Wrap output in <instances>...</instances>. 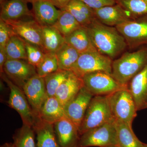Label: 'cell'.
Instances as JSON below:
<instances>
[{
  "label": "cell",
  "mask_w": 147,
  "mask_h": 147,
  "mask_svg": "<svg viewBox=\"0 0 147 147\" xmlns=\"http://www.w3.org/2000/svg\"><path fill=\"white\" fill-rule=\"evenodd\" d=\"M107 97L114 119L132 126L138 111L127 88L114 92Z\"/></svg>",
  "instance_id": "5"
},
{
  "label": "cell",
  "mask_w": 147,
  "mask_h": 147,
  "mask_svg": "<svg viewBox=\"0 0 147 147\" xmlns=\"http://www.w3.org/2000/svg\"><path fill=\"white\" fill-rule=\"evenodd\" d=\"M1 75L10 90L8 105L19 114L23 124L33 127L40 119L34 113L24 91L11 81L4 73Z\"/></svg>",
  "instance_id": "6"
},
{
  "label": "cell",
  "mask_w": 147,
  "mask_h": 147,
  "mask_svg": "<svg viewBox=\"0 0 147 147\" xmlns=\"http://www.w3.org/2000/svg\"><path fill=\"white\" fill-rule=\"evenodd\" d=\"M115 27L130 50L147 45V14L125 21Z\"/></svg>",
  "instance_id": "7"
},
{
  "label": "cell",
  "mask_w": 147,
  "mask_h": 147,
  "mask_svg": "<svg viewBox=\"0 0 147 147\" xmlns=\"http://www.w3.org/2000/svg\"><path fill=\"white\" fill-rule=\"evenodd\" d=\"M35 19L42 27L53 26L61 12L49 0H31Z\"/></svg>",
  "instance_id": "17"
},
{
  "label": "cell",
  "mask_w": 147,
  "mask_h": 147,
  "mask_svg": "<svg viewBox=\"0 0 147 147\" xmlns=\"http://www.w3.org/2000/svg\"><path fill=\"white\" fill-rule=\"evenodd\" d=\"M3 71L11 81L22 90L26 83L37 74L35 67L23 59L7 60Z\"/></svg>",
  "instance_id": "11"
},
{
  "label": "cell",
  "mask_w": 147,
  "mask_h": 147,
  "mask_svg": "<svg viewBox=\"0 0 147 147\" xmlns=\"http://www.w3.org/2000/svg\"><path fill=\"white\" fill-rule=\"evenodd\" d=\"M104 147H119L117 145H111V146H107Z\"/></svg>",
  "instance_id": "39"
},
{
  "label": "cell",
  "mask_w": 147,
  "mask_h": 147,
  "mask_svg": "<svg viewBox=\"0 0 147 147\" xmlns=\"http://www.w3.org/2000/svg\"><path fill=\"white\" fill-rule=\"evenodd\" d=\"M115 121L85 132L80 136L77 147H104L117 145Z\"/></svg>",
  "instance_id": "9"
},
{
  "label": "cell",
  "mask_w": 147,
  "mask_h": 147,
  "mask_svg": "<svg viewBox=\"0 0 147 147\" xmlns=\"http://www.w3.org/2000/svg\"><path fill=\"white\" fill-rule=\"evenodd\" d=\"M86 28L95 48L112 60L127 47L125 39L115 27L104 25L95 18Z\"/></svg>",
  "instance_id": "1"
},
{
  "label": "cell",
  "mask_w": 147,
  "mask_h": 147,
  "mask_svg": "<svg viewBox=\"0 0 147 147\" xmlns=\"http://www.w3.org/2000/svg\"><path fill=\"white\" fill-rule=\"evenodd\" d=\"M35 134L32 126L23 124L13 134V145L16 147H36Z\"/></svg>",
  "instance_id": "29"
},
{
  "label": "cell",
  "mask_w": 147,
  "mask_h": 147,
  "mask_svg": "<svg viewBox=\"0 0 147 147\" xmlns=\"http://www.w3.org/2000/svg\"><path fill=\"white\" fill-rule=\"evenodd\" d=\"M117 145L119 147H144L145 144L138 139L132 126L121 121H115Z\"/></svg>",
  "instance_id": "22"
},
{
  "label": "cell",
  "mask_w": 147,
  "mask_h": 147,
  "mask_svg": "<svg viewBox=\"0 0 147 147\" xmlns=\"http://www.w3.org/2000/svg\"><path fill=\"white\" fill-rule=\"evenodd\" d=\"M26 50L27 61L36 68L42 61L45 52L37 45L25 41Z\"/></svg>",
  "instance_id": "33"
},
{
  "label": "cell",
  "mask_w": 147,
  "mask_h": 147,
  "mask_svg": "<svg viewBox=\"0 0 147 147\" xmlns=\"http://www.w3.org/2000/svg\"><path fill=\"white\" fill-rule=\"evenodd\" d=\"M81 79L84 86L93 95L107 96L119 90L127 88L119 83L109 74L96 71L86 74Z\"/></svg>",
  "instance_id": "8"
},
{
  "label": "cell",
  "mask_w": 147,
  "mask_h": 147,
  "mask_svg": "<svg viewBox=\"0 0 147 147\" xmlns=\"http://www.w3.org/2000/svg\"><path fill=\"white\" fill-rule=\"evenodd\" d=\"M1 147H16L13 143H6L1 146Z\"/></svg>",
  "instance_id": "38"
},
{
  "label": "cell",
  "mask_w": 147,
  "mask_h": 147,
  "mask_svg": "<svg viewBox=\"0 0 147 147\" xmlns=\"http://www.w3.org/2000/svg\"><path fill=\"white\" fill-rule=\"evenodd\" d=\"M65 117L63 105L55 96H48L40 108L39 118L48 123L54 124Z\"/></svg>",
  "instance_id": "21"
},
{
  "label": "cell",
  "mask_w": 147,
  "mask_h": 147,
  "mask_svg": "<svg viewBox=\"0 0 147 147\" xmlns=\"http://www.w3.org/2000/svg\"><path fill=\"white\" fill-rule=\"evenodd\" d=\"M53 26L65 37L82 26L69 11L63 9Z\"/></svg>",
  "instance_id": "28"
},
{
  "label": "cell",
  "mask_w": 147,
  "mask_h": 147,
  "mask_svg": "<svg viewBox=\"0 0 147 147\" xmlns=\"http://www.w3.org/2000/svg\"><path fill=\"white\" fill-rule=\"evenodd\" d=\"M59 69L55 53L46 52L43 59L36 67L37 74L44 77Z\"/></svg>",
  "instance_id": "32"
},
{
  "label": "cell",
  "mask_w": 147,
  "mask_h": 147,
  "mask_svg": "<svg viewBox=\"0 0 147 147\" xmlns=\"http://www.w3.org/2000/svg\"><path fill=\"white\" fill-rule=\"evenodd\" d=\"M31 16L27 0H8L2 4L0 17L3 21H16Z\"/></svg>",
  "instance_id": "18"
},
{
  "label": "cell",
  "mask_w": 147,
  "mask_h": 147,
  "mask_svg": "<svg viewBox=\"0 0 147 147\" xmlns=\"http://www.w3.org/2000/svg\"><path fill=\"white\" fill-rule=\"evenodd\" d=\"M42 38L45 52L55 53L65 42L64 37L53 26L42 27Z\"/></svg>",
  "instance_id": "25"
},
{
  "label": "cell",
  "mask_w": 147,
  "mask_h": 147,
  "mask_svg": "<svg viewBox=\"0 0 147 147\" xmlns=\"http://www.w3.org/2000/svg\"><path fill=\"white\" fill-rule=\"evenodd\" d=\"M32 127L36 135V147H61L55 134L54 124L39 119Z\"/></svg>",
  "instance_id": "19"
},
{
  "label": "cell",
  "mask_w": 147,
  "mask_h": 147,
  "mask_svg": "<svg viewBox=\"0 0 147 147\" xmlns=\"http://www.w3.org/2000/svg\"><path fill=\"white\" fill-rule=\"evenodd\" d=\"M137 111L147 108V65L134 76L127 85Z\"/></svg>",
  "instance_id": "15"
},
{
  "label": "cell",
  "mask_w": 147,
  "mask_h": 147,
  "mask_svg": "<svg viewBox=\"0 0 147 147\" xmlns=\"http://www.w3.org/2000/svg\"><path fill=\"white\" fill-rule=\"evenodd\" d=\"M5 50L7 60H27L26 50L24 40L13 34L6 44Z\"/></svg>",
  "instance_id": "27"
},
{
  "label": "cell",
  "mask_w": 147,
  "mask_h": 147,
  "mask_svg": "<svg viewBox=\"0 0 147 147\" xmlns=\"http://www.w3.org/2000/svg\"><path fill=\"white\" fill-rule=\"evenodd\" d=\"M7 60L5 47H0V70L1 74L4 73L3 67Z\"/></svg>",
  "instance_id": "36"
},
{
  "label": "cell",
  "mask_w": 147,
  "mask_h": 147,
  "mask_svg": "<svg viewBox=\"0 0 147 147\" xmlns=\"http://www.w3.org/2000/svg\"><path fill=\"white\" fill-rule=\"evenodd\" d=\"M107 96H95L92 98L84 119L79 127L80 136L92 129L115 120Z\"/></svg>",
  "instance_id": "3"
},
{
  "label": "cell",
  "mask_w": 147,
  "mask_h": 147,
  "mask_svg": "<svg viewBox=\"0 0 147 147\" xmlns=\"http://www.w3.org/2000/svg\"><path fill=\"white\" fill-rule=\"evenodd\" d=\"M55 134L61 147H77L80 139L79 128L65 117L54 123Z\"/></svg>",
  "instance_id": "14"
},
{
  "label": "cell",
  "mask_w": 147,
  "mask_h": 147,
  "mask_svg": "<svg viewBox=\"0 0 147 147\" xmlns=\"http://www.w3.org/2000/svg\"><path fill=\"white\" fill-rule=\"evenodd\" d=\"M71 72V71L59 69L57 71L43 77L48 97L55 96L58 88L68 78Z\"/></svg>",
  "instance_id": "30"
},
{
  "label": "cell",
  "mask_w": 147,
  "mask_h": 147,
  "mask_svg": "<svg viewBox=\"0 0 147 147\" xmlns=\"http://www.w3.org/2000/svg\"><path fill=\"white\" fill-rule=\"evenodd\" d=\"M93 9H97L104 7L115 5V0H80Z\"/></svg>",
  "instance_id": "35"
},
{
  "label": "cell",
  "mask_w": 147,
  "mask_h": 147,
  "mask_svg": "<svg viewBox=\"0 0 147 147\" xmlns=\"http://www.w3.org/2000/svg\"><path fill=\"white\" fill-rule=\"evenodd\" d=\"M84 86L82 79L71 71L68 78L58 88L55 96L64 107Z\"/></svg>",
  "instance_id": "20"
},
{
  "label": "cell",
  "mask_w": 147,
  "mask_h": 147,
  "mask_svg": "<svg viewBox=\"0 0 147 147\" xmlns=\"http://www.w3.org/2000/svg\"><path fill=\"white\" fill-rule=\"evenodd\" d=\"M116 3L130 13L132 18L147 14V0H115Z\"/></svg>",
  "instance_id": "31"
},
{
  "label": "cell",
  "mask_w": 147,
  "mask_h": 147,
  "mask_svg": "<svg viewBox=\"0 0 147 147\" xmlns=\"http://www.w3.org/2000/svg\"><path fill=\"white\" fill-rule=\"evenodd\" d=\"M64 38L66 43L75 48L80 54L95 49L86 27L81 26Z\"/></svg>",
  "instance_id": "24"
},
{
  "label": "cell",
  "mask_w": 147,
  "mask_h": 147,
  "mask_svg": "<svg viewBox=\"0 0 147 147\" xmlns=\"http://www.w3.org/2000/svg\"><path fill=\"white\" fill-rule=\"evenodd\" d=\"M144 147H147V144H145L144 146Z\"/></svg>",
  "instance_id": "41"
},
{
  "label": "cell",
  "mask_w": 147,
  "mask_h": 147,
  "mask_svg": "<svg viewBox=\"0 0 147 147\" xmlns=\"http://www.w3.org/2000/svg\"><path fill=\"white\" fill-rule=\"evenodd\" d=\"M113 62L112 59L95 48L81 53L71 71L80 78L96 71H104L112 75Z\"/></svg>",
  "instance_id": "4"
},
{
  "label": "cell",
  "mask_w": 147,
  "mask_h": 147,
  "mask_svg": "<svg viewBox=\"0 0 147 147\" xmlns=\"http://www.w3.org/2000/svg\"><path fill=\"white\" fill-rule=\"evenodd\" d=\"M56 7L62 9L68 4L71 0H49Z\"/></svg>",
  "instance_id": "37"
},
{
  "label": "cell",
  "mask_w": 147,
  "mask_h": 147,
  "mask_svg": "<svg viewBox=\"0 0 147 147\" xmlns=\"http://www.w3.org/2000/svg\"><path fill=\"white\" fill-rule=\"evenodd\" d=\"M13 34L8 24L0 19V47H5L9 40Z\"/></svg>",
  "instance_id": "34"
},
{
  "label": "cell",
  "mask_w": 147,
  "mask_h": 147,
  "mask_svg": "<svg viewBox=\"0 0 147 147\" xmlns=\"http://www.w3.org/2000/svg\"><path fill=\"white\" fill-rule=\"evenodd\" d=\"M63 9L71 13L83 27H87L95 18L93 9L80 0H71Z\"/></svg>",
  "instance_id": "23"
},
{
  "label": "cell",
  "mask_w": 147,
  "mask_h": 147,
  "mask_svg": "<svg viewBox=\"0 0 147 147\" xmlns=\"http://www.w3.org/2000/svg\"><path fill=\"white\" fill-rule=\"evenodd\" d=\"M8 1V0H0L1 1V3L3 4V3H4L6 1Z\"/></svg>",
  "instance_id": "40"
},
{
  "label": "cell",
  "mask_w": 147,
  "mask_h": 147,
  "mask_svg": "<svg viewBox=\"0 0 147 147\" xmlns=\"http://www.w3.org/2000/svg\"><path fill=\"white\" fill-rule=\"evenodd\" d=\"M55 54L59 69L71 71L80 54L75 48L65 42L55 53Z\"/></svg>",
  "instance_id": "26"
},
{
  "label": "cell",
  "mask_w": 147,
  "mask_h": 147,
  "mask_svg": "<svg viewBox=\"0 0 147 147\" xmlns=\"http://www.w3.org/2000/svg\"><path fill=\"white\" fill-rule=\"evenodd\" d=\"M93 10L95 18L102 24L110 26L116 27L133 19L130 13L117 4Z\"/></svg>",
  "instance_id": "16"
},
{
  "label": "cell",
  "mask_w": 147,
  "mask_h": 147,
  "mask_svg": "<svg viewBox=\"0 0 147 147\" xmlns=\"http://www.w3.org/2000/svg\"><path fill=\"white\" fill-rule=\"evenodd\" d=\"M4 21L8 24L13 34L26 42L39 46L45 51L42 43V27L35 19Z\"/></svg>",
  "instance_id": "10"
},
{
  "label": "cell",
  "mask_w": 147,
  "mask_h": 147,
  "mask_svg": "<svg viewBox=\"0 0 147 147\" xmlns=\"http://www.w3.org/2000/svg\"><path fill=\"white\" fill-rule=\"evenodd\" d=\"M23 90L34 113L39 118L40 108L48 97L44 78L37 74L33 76L24 85Z\"/></svg>",
  "instance_id": "13"
},
{
  "label": "cell",
  "mask_w": 147,
  "mask_h": 147,
  "mask_svg": "<svg viewBox=\"0 0 147 147\" xmlns=\"http://www.w3.org/2000/svg\"><path fill=\"white\" fill-rule=\"evenodd\" d=\"M147 65V45L134 52L124 53L113 61L112 75L119 83L127 86L129 81Z\"/></svg>",
  "instance_id": "2"
},
{
  "label": "cell",
  "mask_w": 147,
  "mask_h": 147,
  "mask_svg": "<svg viewBox=\"0 0 147 147\" xmlns=\"http://www.w3.org/2000/svg\"><path fill=\"white\" fill-rule=\"evenodd\" d=\"M93 95L84 86L64 106L65 115L76 126L81 125Z\"/></svg>",
  "instance_id": "12"
}]
</instances>
